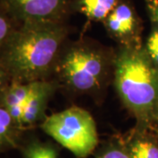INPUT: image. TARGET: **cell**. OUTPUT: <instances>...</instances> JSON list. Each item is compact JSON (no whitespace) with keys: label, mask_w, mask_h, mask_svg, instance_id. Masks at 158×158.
<instances>
[{"label":"cell","mask_w":158,"mask_h":158,"mask_svg":"<svg viewBox=\"0 0 158 158\" xmlns=\"http://www.w3.org/2000/svg\"><path fill=\"white\" fill-rule=\"evenodd\" d=\"M67 35L63 21L19 24L0 50V63L11 82L46 80L55 70Z\"/></svg>","instance_id":"1"},{"label":"cell","mask_w":158,"mask_h":158,"mask_svg":"<svg viewBox=\"0 0 158 158\" xmlns=\"http://www.w3.org/2000/svg\"><path fill=\"white\" fill-rule=\"evenodd\" d=\"M115 89L140 127L153 120L158 99V69L141 47L119 46L114 54Z\"/></svg>","instance_id":"2"},{"label":"cell","mask_w":158,"mask_h":158,"mask_svg":"<svg viewBox=\"0 0 158 158\" xmlns=\"http://www.w3.org/2000/svg\"><path fill=\"white\" fill-rule=\"evenodd\" d=\"M113 59L100 47L79 40L62 48L55 70L69 90L92 92L102 86Z\"/></svg>","instance_id":"3"},{"label":"cell","mask_w":158,"mask_h":158,"mask_svg":"<svg viewBox=\"0 0 158 158\" xmlns=\"http://www.w3.org/2000/svg\"><path fill=\"white\" fill-rule=\"evenodd\" d=\"M40 127L78 158L89 156L98 144L96 122L92 115L76 106L46 116Z\"/></svg>","instance_id":"4"},{"label":"cell","mask_w":158,"mask_h":158,"mask_svg":"<svg viewBox=\"0 0 158 158\" xmlns=\"http://www.w3.org/2000/svg\"><path fill=\"white\" fill-rule=\"evenodd\" d=\"M74 0H0V4L18 23L61 22Z\"/></svg>","instance_id":"5"},{"label":"cell","mask_w":158,"mask_h":158,"mask_svg":"<svg viewBox=\"0 0 158 158\" xmlns=\"http://www.w3.org/2000/svg\"><path fill=\"white\" fill-rule=\"evenodd\" d=\"M107 34L121 47H141V19L128 0H120L103 22Z\"/></svg>","instance_id":"6"},{"label":"cell","mask_w":158,"mask_h":158,"mask_svg":"<svg viewBox=\"0 0 158 158\" xmlns=\"http://www.w3.org/2000/svg\"><path fill=\"white\" fill-rule=\"evenodd\" d=\"M41 81L29 83L11 82L0 92V104L8 111L11 118L21 129L24 106L37 90Z\"/></svg>","instance_id":"7"},{"label":"cell","mask_w":158,"mask_h":158,"mask_svg":"<svg viewBox=\"0 0 158 158\" xmlns=\"http://www.w3.org/2000/svg\"><path fill=\"white\" fill-rule=\"evenodd\" d=\"M57 84L48 80H42L37 90L25 105L21 118L22 129L33 127L46 118L45 113L51 97L55 93Z\"/></svg>","instance_id":"8"},{"label":"cell","mask_w":158,"mask_h":158,"mask_svg":"<svg viewBox=\"0 0 158 158\" xmlns=\"http://www.w3.org/2000/svg\"><path fill=\"white\" fill-rule=\"evenodd\" d=\"M120 0H74L75 9L91 21L104 22Z\"/></svg>","instance_id":"9"},{"label":"cell","mask_w":158,"mask_h":158,"mask_svg":"<svg viewBox=\"0 0 158 158\" xmlns=\"http://www.w3.org/2000/svg\"><path fill=\"white\" fill-rule=\"evenodd\" d=\"M21 128L0 104V153L17 146Z\"/></svg>","instance_id":"10"},{"label":"cell","mask_w":158,"mask_h":158,"mask_svg":"<svg viewBox=\"0 0 158 158\" xmlns=\"http://www.w3.org/2000/svg\"><path fill=\"white\" fill-rule=\"evenodd\" d=\"M123 145L131 158H158V146L148 139L132 138Z\"/></svg>","instance_id":"11"},{"label":"cell","mask_w":158,"mask_h":158,"mask_svg":"<svg viewBox=\"0 0 158 158\" xmlns=\"http://www.w3.org/2000/svg\"><path fill=\"white\" fill-rule=\"evenodd\" d=\"M23 156L24 158H58L54 148L39 141L29 143L23 149Z\"/></svg>","instance_id":"12"},{"label":"cell","mask_w":158,"mask_h":158,"mask_svg":"<svg viewBox=\"0 0 158 158\" xmlns=\"http://www.w3.org/2000/svg\"><path fill=\"white\" fill-rule=\"evenodd\" d=\"M18 25L19 24L0 4V50L16 29Z\"/></svg>","instance_id":"13"},{"label":"cell","mask_w":158,"mask_h":158,"mask_svg":"<svg viewBox=\"0 0 158 158\" xmlns=\"http://www.w3.org/2000/svg\"><path fill=\"white\" fill-rule=\"evenodd\" d=\"M143 48L152 63L158 69V27L153 25L151 33L146 40Z\"/></svg>","instance_id":"14"},{"label":"cell","mask_w":158,"mask_h":158,"mask_svg":"<svg viewBox=\"0 0 158 158\" xmlns=\"http://www.w3.org/2000/svg\"><path fill=\"white\" fill-rule=\"evenodd\" d=\"M98 158H131L124 145L113 146L104 150Z\"/></svg>","instance_id":"15"},{"label":"cell","mask_w":158,"mask_h":158,"mask_svg":"<svg viewBox=\"0 0 158 158\" xmlns=\"http://www.w3.org/2000/svg\"><path fill=\"white\" fill-rule=\"evenodd\" d=\"M144 2L151 22L158 27V0H144Z\"/></svg>","instance_id":"16"},{"label":"cell","mask_w":158,"mask_h":158,"mask_svg":"<svg viewBox=\"0 0 158 158\" xmlns=\"http://www.w3.org/2000/svg\"><path fill=\"white\" fill-rule=\"evenodd\" d=\"M11 78L5 67L0 63V92L11 83Z\"/></svg>","instance_id":"17"},{"label":"cell","mask_w":158,"mask_h":158,"mask_svg":"<svg viewBox=\"0 0 158 158\" xmlns=\"http://www.w3.org/2000/svg\"><path fill=\"white\" fill-rule=\"evenodd\" d=\"M153 119H156L158 120V99L156 104V106L154 109V114H153Z\"/></svg>","instance_id":"18"}]
</instances>
